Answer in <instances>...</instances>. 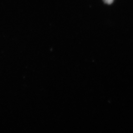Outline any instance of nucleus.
I'll return each instance as SVG.
<instances>
[{
  "label": "nucleus",
  "mask_w": 133,
  "mask_h": 133,
  "mask_svg": "<svg viewBox=\"0 0 133 133\" xmlns=\"http://www.w3.org/2000/svg\"><path fill=\"white\" fill-rule=\"evenodd\" d=\"M114 0H103V1L106 4H108V5H111L114 2Z\"/></svg>",
  "instance_id": "f257e3e1"
}]
</instances>
